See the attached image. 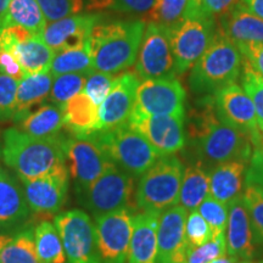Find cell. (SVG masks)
Returning <instances> with one entry per match:
<instances>
[{
  "instance_id": "cell-1",
  "label": "cell",
  "mask_w": 263,
  "mask_h": 263,
  "mask_svg": "<svg viewBox=\"0 0 263 263\" xmlns=\"http://www.w3.org/2000/svg\"><path fill=\"white\" fill-rule=\"evenodd\" d=\"M189 138L196 161L210 171L228 161H250L255 150L249 134L219 120L215 101L209 97L200 105V108L193 111Z\"/></svg>"
},
{
  "instance_id": "cell-2",
  "label": "cell",
  "mask_w": 263,
  "mask_h": 263,
  "mask_svg": "<svg viewBox=\"0 0 263 263\" xmlns=\"http://www.w3.org/2000/svg\"><path fill=\"white\" fill-rule=\"evenodd\" d=\"M146 22H98L91 31L89 48L95 71L116 74L136 64Z\"/></svg>"
},
{
  "instance_id": "cell-3",
  "label": "cell",
  "mask_w": 263,
  "mask_h": 263,
  "mask_svg": "<svg viewBox=\"0 0 263 263\" xmlns=\"http://www.w3.org/2000/svg\"><path fill=\"white\" fill-rule=\"evenodd\" d=\"M62 139L60 136L32 137L17 128H9L3 134V161L20 180L38 178L66 163Z\"/></svg>"
},
{
  "instance_id": "cell-4",
  "label": "cell",
  "mask_w": 263,
  "mask_h": 263,
  "mask_svg": "<svg viewBox=\"0 0 263 263\" xmlns=\"http://www.w3.org/2000/svg\"><path fill=\"white\" fill-rule=\"evenodd\" d=\"M242 70V57L232 39L216 29L210 45L192 67L189 85L196 94H215L234 83Z\"/></svg>"
},
{
  "instance_id": "cell-5",
  "label": "cell",
  "mask_w": 263,
  "mask_h": 263,
  "mask_svg": "<svg viewBox=\"0 0 263 263\" xmlns=\"http://www.w3.org/2000/svg\"><path fill=\"white\" fill-rule=\"evenodd\" d=\"M183 163L174 155L161 156L137 185V212L161 213L179 202Z\"/></svg>"
},
{
  "instance_id": "cell-6",
  "label": "cell",
  "mask_w": 263,
  "mask_h": 263,
  "mask_svg": "<svg viewBox=\"0 0 263 263\" xmlns=\"http://www.w3.org/2000/svg\"><path fill=\"white\" fill-rule=\"evenodd\" d=\"M93 138L111 162L134 178L145 173L161 157L149 141L128 123L99 130Z\"/></svg>"
},
{
  "instance_id": "cell-7",
  "label": "cell",
  "mask_w": 263,
  "mask_h": 263,
  "mask_svg": "<svg viewBox=\"0 0 263 263\" xmlns=\"http://www.w3.org/2000/svg\"><path fill=\"white\" fill-rule=\"evenodd\" d=\"M134 177L112 164L91 184L78 201L94 218L128 209L137 213Z\"/></svg>"
},
{
  "instance_id": "cell-8",
  "label": "cell",
  "mask_w": 263,
  "mask_h": 263,
  "mask_svg": "<svg viewBox=\"0 0 263 263\" xmlns=\"http://www.w3.org/2000/svg\"><path fill=\"white\" fill-rule=\"evenodd\" d=\"M54 224L64 245L66 263H100L97 226L87 212L64 211L54 217Z\"/></svg>"
},
{
  "instance_id": "cell-9",
  "label": "cell",
  "mask_w": 263,
  "mask_h": 263,
  "mask_svg": "<svg viewBox=\"0 0 263 263\" xmlns=\"http://www.w3.org/2000/svg\"><path fill=\"white\" fill-rule=\"evenodd\" d=\"M62 149L77 199L114 164L95 141L93 134L88 137H64Z\"/></svg>"
},
{
  "instance_id": "cell-10",
  "label": "cell",
  "mask_w": 263,
  "mask_h": 263,
  "mask_svg": "<svg viewBox=\"0 0 263 263\" xmlns=\"http://www.w3.org/2000/svg\"><path fill=\"white\" fill-rule=\"evenodd\" d=\"M167 29L177 74H183L195 65L211 43L216 32L215 18L197 12Z\"/></svg>"
},
{
  "instance_id": "cell-11",
  "label": "cell",
  "mask_w": 263,
  "mask_h": 263,
  "mask_svg": "<svg viewBox=\"0 0 263 263\" xmlns=\"http://www.w3.org/2000/svg\"><path fill=\"white\" fill-rule=\"evenodd\" d=\"M136 72L143 80L176 77V62L166 27L155 22L146 24L137 55Z\"/></svg>"
},
{
  "instance_id": "cell-12",
  "label": "cell",
  "mask_w": 263,
  "mask_h": 263,
  "mask_svg": "<svg viewBox=\"0 0 263 263\" xmlns=\"http://www.w3.org/2000/svg\"><path fill=\"white\" fill-rule=\"evenodd\" d=\"M185 98L176 78L144 80L138 85L133 111L146 116H185Z\"/></svg>"
},
{
  "instance_id": "cell-13",
  "label": "cell",
  "mask_w": 263,
  "mask_h": 263,
  "mask_svg": "<svg viewBox=\"0 0 263 263\" xmlns=\"http://www.w3.org/2000/svg\"><path fill=\"white\" fill-rule=\"evenodd\" d=\"M31 212L38 216L57 215L65 206L70 188V173L66 163L44 176L21 180Z\"/></svg>"
},
{
  "instance_id": "cell-14",
  "label": "cell",
  "mask_w": 263,
  "mask_h": 263,
  "mask_svg": "<svg viewBox=\"0 0 263 263\" xmlns=\"http://www.w3.org/2000/svg\"><path fill=\"white\" fill-rule=\"evenodd\" d=\"M0 48L14 55L27 76L50 71L55 57L42 35L20 27L0 28Z\"/></svg>"
},
{
  "instance_id": "cell-15",
  "label": "cell",
  "mask_w": 263,
  "mask_h": 263,
  "mask_svg": "<svg viewBox=\"0 0 263 263\" xmlns=\"http://www.w3.org/2000/svg\"><path fill=\"white\" fill-rule=\"evenodd\" d=\"M213 101L222 122L249 134L255 149L263 147V134L258 129L254 104L236 82L216 91Z\"/></svg>"
},
{
  "instance_id": "cell-16",
  "label": "cell",
  "mask_w": 263,
  "mask_h": 263,
  "mask_svg": "<svg viewBox=\"0 0 263 263\" xmlns=\"http://www.w3.org/2000/svg\"><path fill=\"white\" fill-rule=\"evenodd\" d=\"M134 213L123 209L95 218L100 263H128Z\"/></svg>"
},
{
  "instance_id": "cell-17",
  "label": "cell",
  "mask_w": 263,
  "mask_h": 263,
  "mask_svg": "<svg viewBox=\"0 0 263 263\" xmlns=\"http://www.w3.org/2000/svg\"><path fill=\"white\" fill-rule=\"evenodd\" d=\"M185 116H146L132 111L128 126L149 141L160 156L174 155L185 146Z\"/></svg>"
},
{
  "instance_id": "cell-18",
  "label": "cell",
  "mask_w": 263,
  "mask_h": 263,
  "mask_svg": "<svg viewBox=\"0 0 263 263\" xmlns=\"http://www.w3.org/2000/svg\"><path fill=\"white\" fill-rule=\"evenodd\" d=\"M140 83L136 71H126L116 76V81L105 100L99 105V130H108L128 122L136 104V94Z\"/></svg>"
},
{
  "instance_id": "cell-19",
  "label": "cell",
  "mask_w": 263,
  "mask_h": 263,
  "mask_svg": "<svg viewBox=\"0 0 263 263\" xmlns=\"http://www.w3.org/2000/svg\"><path fill=\"white\" fill-rule=\"evenodd\" d=\"M188 211L174 205L161 212L157 226V263H184L189 254L185 235Z\"/></svg>"
},
{
  "instance_id": "cell-20",
  "label": "cell",
  "mask_w": 263,
  "mask_h": 263,
  "mask_svg": "<svg viewBox=\"0 0 263 263\" xmlns=\"http://www.w3.org/2000/svg\"><path fill=\"white\" fill-rule=\"evenodd\" d=\"M257 236L242 196L236 197L228 205V223L226 230L227 254L240 262L250 261L257 251Z\"/></svg>"
},
{
  "instance_id": "cell-21",
  "label": "cell",
  "mask_w": 263,
  "mask_h": 263,
  "mask_svg": "<svg viewBox=\"0 0 263 263\" xmlns=\"http://www.w3.org/2000/svg\"><path fill=\"white\" fill-rule=\"evenodd\" d=\"M99 21V15H72L49 22L42 37L55 52L80 48L89 41L91 31Z\"/></svg>"
},
{
  "instance_id": "cell-22",
  "label": "cell",
  "mask_w": 263,
  "mask_h": 263,
  "mask_svg": "<svg viewBox=\"0 0 263 263\" xmlns=\"http://www.w3.org/2000/svg\"><path fill=\"white\" fill-rule=\"evenodd\" d=\"M31 216L22 183L12 173L0 168V234L25 226Z\"/></svg>"
},
{
  "instance_id": "cell-23",
  "label": "cell",
  "mask_w": 263,
  "mask_h": 263,
  "mask_svg": "<svg viewBox=\"0 0 263 263\" xmlns=\"http://www.w3.org/2000/svg\"><path fill=\"white\" fill-rule=\"evenodd\" d=\"M250 161L233 160L213 167L210 171V196L229 205L241 196L245 189L246 172Z\"/></svg>"
},
{
  "instance_id": "cell-24",
  "label": "cell",
  "mask_w": 263,
  "mask_h": 263,
  "mask_svg": "<svg viewBox=\"0 0 263 263\" xmlns=\"http://www.w3.org/2000/svg\"><path fill=\"white\" fill-rule=\"evenodd\" d=\"M159 217L156 212L134 213L128 263H157Z\"/></svg>"
},
{
  "instance_id": "cell-25",
  "label": "cell",
  "mask_w": 263,
  "mask_h": 263,
  "mask_svg": "<svg viewBox=\"0 0 263 263\" xmlns=\"http://www.w3.org/2000/svg\"><path fill=\"white\" fill-rule=\"evenodd\" d=\"M62 107L64 128L71 137H88L99 132V106L87 94H77Z\"/></svg>"
},
{
  "instance_id": "cell-26",
  "label": "cell",
  "mask_w": 263,
  "mask_h": 263,
  "mask_svg": "<svg viewBox=\"0 0 263 263\" xmlns=\"http://www.w3.org/2000/svg\"><path fill=\"white\" fill-rule=\"evenodd\" d=\"M54 76L49 72L31 74L18 82L17 95H16L15 114L12 120L20 122L33 110L47 104L51 91Z\"/></svg>"
},
{
  "instance_id": "cell-27",
  "label": "cell",
  "mask_w": 263,
  "mask_h": 263,
  "mask_svg": "<svg viewBox=\"0 0 263 263\" xmlns=\"http://www.w3.org/2000/svg\"><path fill=\"white\" fill-rule=\"evenodd\" d=\"M219 28L234 43L263 42V18L252 14L241 2L221 16Z\"/></svg>"
},
{
  "instance_id": "cell-28",
  "label": "cell",
  "mask_w": 263,
  "mask_h": 263,
  "mask_svg": "<svg viewBox=\"0 0 263 263\" xmlns=\"http://www.w3.org/2000/svg\"><path fill=\"white\" fill-rule=\"evenodd\" d=\"M5 27H20L43 35L47 20L37 0H10L6 11L0 16V28Z\"/></svg>"
},
{
  "instance_id": "cell-29",
  "label": "cell",
  "mask_w": 263,
  "mask_h": 263,
  "mask_svg": "<svg viewBox=\"0 0 263 263\" xmlns=\"http://www.w3.org/2000/svg\"><path fill=\"white\" fill-rule=\"evenodd\" d=\"M16 124L17 129L28 136L37 138L57 137L64 128L62 107L52 103L44 104Z\"/></svg>"
},
{
  "instance_id": "cell-30",
  "label": "cell",
  "mask_w": 263,
  "mask_h": 263,
  "mask_svg": "<svg viewBox=\"0 0 263 263\" xmlns=\"http://www.w3.org/2000/svg\"><path fill=\"white\" fill-rule=\"evenodd\" d=\"M210 194V170L202 163H189L183 171L179 203L186 211L197 210Z\"/></svg>"
},
{
  "instance_id": "cell-31",
  "label": "cell",
  "mask_w": 263,
  "mask_h": 263,
  "mask_svg": "<svg viewBox=\"0 0 263 263\" xmlns=\"http://www.w3.org/2000/svg\"><path fill=\"white\" fill-rule=\"evenodd\" d=\"M3 263H41L34 239V227L16 229L2 250Z\"/></svg>"
},
{
  "instance_id": "cell-32",
  "label": "cell",
  "mask_w": 263,
  "mask_h": 263,
  "mask_svg": "<svg viewBox=\"0 0 263 263\" xmlns=\"http://www.w3.org/2000/svg\"><path fill=\"white\" fill-rule=\"evenodd\" d=\"M94 71L93 58L88 42L83 47L55 52L54 60L50 66V73L54 77L66 73L89 76Z\"/></svg>"
},
{
  "instance_id": "cell-33",
  "label": "cell",
  "mask_w": 263,
  "mask_h": 263,
  "mask_svg": "<svg viewBox=\"0 0 263 263\" xmlns=\"http://www.w3.org/2000/svg\"><path fill=\"white\" fill-rule=\"evenodd\" d=\"M201 0H157L147 17L166 28L173 27L184 18L199 12Z\"/></svg>"
},
{
  "instance_id": "cell-34",
  "label": "cell",
  "mask_w": 263,
  "mask_h": 263,
  "mask_svg": "<svg viewBox=\"0 0 263 263\" xmlns=\"http://www.w3.org/2000/svg\"><path fill=\"white\" fill-rule=\"evenodd\" d=\"M34 239L41 263H66L64 245L54 222H39L34 227Z\"/></svg>"
},
{
  "instance_id": "cell-35",
  "label": "cell",
  "mask_w": 263,
  "mask_h": 263,
  "mask_svg": "<svg viewBox=\"0 0 263 263\" xmlns=\"http://www.w3.org/2000/svg\"><path fill=\"white\" fill-rule=\"evenodd\" d=\"M197 212L203 217L211 228L212 239L224 238L228 223V205H224L209 195L197 207Z\"/></svg>"
},
{
  "instance_id": "cell-36",
  "label": "cell",
  "mask_w": 263,
  "mask_h": 263,
  "mask_svg": "<svg viewBox=\"0 0 263 263\" xmlns=\"http://www.w3.org/2000/svg\"><path fill=\"white\" fill-rule=\"evenodd\" d=\"M87 76L78 73H66L54 77L49 100L52 104L64 105L66 101L83 91Z\"/></svg>"
},
{
  "instance_id": "cell-37",
  "label": "cell",
  "mask_w": 263,
  "mask_h": 263,
  "mask_svg": "<svg viewBox=\"0 0 263 263\" xmlns=\"http://www.w3.org/2000/svg\"><path fill=\"white\" fill-rule=\"evenodd\" d=\"M157 0H87V10H112L124 14L150 15Z\"/></svg>"
},
{
  "instance_id": "cell-38",
  "label": "cell",
  "mask_w": 263,
  "mask_h": 263,
  "mask_svg": "<svg viewBox=\"0 0 263 263\" xmlns=\"http://www.w3.org/2000/svg\"><path fill=\"white\" fill-rule=\"evenodd\" d=\"M241 71V84L254 104L258 129L263 134V77L252 70L246 62H244Z\"/></svg>"
},
{
  "instance_id": "cell-39",
  "label": "cell",
  "mask_w": 263,
  "mask_h": 263,
  "mask_svg": "<svg viewBox=\"0 0 263 263\" xmlns=\"http://www.w3.org/2000/svg\"><path fill=\"white\" fill-rule=\"evenodd\" d=\"M241 196L249 211L258 242L263 244V189L255 184L245 183Z\"/></svg>"
},
{
  "instance_id": "cell-40",
  "label": "cell",
  "mask_w": 263,
  "mask_h": 263,
  "mask_svg": "<svg viewBox=\"0 0 263 263\" xmlns=\"http://www.w3.org/2000/svg\"><path fill=\"white\" fill-rule=\"evenodd\" d=\"M48 22L78 15L85 8V0H37Z\"/></svg>"
},
{
  "instance_id": "cell-41",
  "label": "cell",
  "mask_w": 263,
  "mask_h": 263,
  "mask_svg": "<svg viewBox=\"0 0 263 263\" xmlns=\"http://www.w3.org/2000/svg\"><path fill=\"white\" fill-rule=\"evenodd\" d=\"M115 81H116L115 74L94 71L93 73L87 76L83 93L87 94L90 98V100L99 106L112 89Z\"/></svg>"
},
{
  "instance_id": "cell-42",
  "label": "cell",
  "mask_w": 263,
  "mask_h": 263,
  "mask_svg": "<svg viewBox=\"0 0 263 263\" xmlns=\"http://www.w3.org/2000/svg\"><path fill=\"white\" fill-rule=\"evenodd\" d=\"M185 235L189 245V251L194 248H199L212 239V232L203 217L197 210L190 211L186 217Z\"/></svg>"
},
{
  "instance_id": "cell-43",
  "label": "cell",
  "mask_w": 263,
  "mask_h": 263,
  "mask_svg": "<svg viewBox=\"0 0 263 263\" xmlns=\"http://www.w3.org/2000/svg\"><path fill=\"white\" fill-rule=\"evenodd\" d=\"M18 82L9 76L0 74V121H9L14 117Z\"/></svg>"
},
{
  "instance_id": "cell-44",
  "label": "cell",
  "mask_w": 263,
  "mask_h": 263,
  "mask_svg": "<svg viewBox=\"0 0 263 263\" xmlns=\"http://www.w3.org/2000/svg\"><path fill=\"white\" fill-rule=\"evenodd\" d=\"M224 255H227L226 236L219 239H211L206 244L192 249L184 263H209L212 259Z\"/></svg>"
},
{
  "instance_id": "cell-45",
  "label": "cell",
  "mask_w": 263,
  "mask_h": 263,
  "mask_svg": "<svg viewBox=\"0 0 263 263\" xmlns=\"http://www.w3.org/2000/svg\"><path fill=\"white\" fill-rule=\"evenodd\" d=\"M235 44L244 62L263 77V42H240Z\"/></svg>"
},
{
  "instance_id": "cell-46",
  "label": "cell",
  "mask_w": 263,
  "mask_h": 263,
  "mask_svg": "<svg viewBox=\"0 0 263 263\" xmlns=\"http://www.w3.org/2000/svg\"><path fill=\"white\" fill-rule=\"evenodd\" d=\"M239 2L240 0H201L199 12L210 18H215L217 16L221 17Z\"/></svg>"
},
{
  "instance_id": "cell-47",
  "label": "cell",
  "mask_w": 263,
  "mask_h": 263,
  "mask_svg": "<svg viewBox=\"0 0 263 263\" xmlns=\"http://www.w3.org/2000/svg\"><path fill=\"white\" fill-rule=\"evenodd\" d=\"M0 74L9 76L15 80L21 81L27 77L24 68L21 67L20 62L16 60L11 52L0 48Z\"/></svg>"
},
{
  "instance_id": "cell-48",
  "label": "cell",
  "mask_w": 263,
  "mask_h": 263,
  "mask_svg": "<svg viewBox=\"0 0 263 263\" xmlns=\"http://www.w3.org/2000/svg\"><path fill=\"white\" fill-rule=\"evenodd\" d=\"M263 189V147H257L252 153L246 172V182Z\"/></svg>"
},
{
  "instance_id": "cell-49",
  "label": "cell",
  "mask_w": 263,
  "mask_h": 263,
  "mask_svg": "<svg viewBox=\"0 0 263 263\" xmlns=\"http://www.w3.org/2000/svg\"><path fill=\"white\" fill-rule=\"evenodd\" d=\"M252 14L263 18V0H240Z\"/></svg>"
},
{
  "instance_id": "cell-50",
  "label": "cell",
  "mask_w": 263,
  "mask_h": 263,
  "mask_svg": "<svg viewBox=\"0 0 263 263\" xmlns=\"http://www.w3.org/2000/svg\"><path fill=\"white\" fill-rule=\"evenodd\" d=\"M239 262L240 261H238V259L234 257H232V256L224 255V256H221V257H217L215 259H212V261L209 263H239Z\"/></svg>"
},
{
  "instance_id": "cell-51",
  "label": "cell",
  "mask_w": 263,
  "mask_h": 263,
  "mask_svg": "<svg viewBox=\"0 0 263 263\" xmlns=\"http://www.w3.org/2000/svg\"><path fill=\"white\" fill-rule=\"evenodd\" d=\"M10 238V235L6 234V233H4V234H0V263H3L2 261V250L3 248H4V245L6 244V241H8Z\"/></svg>"
},
{
  "instance_id": "cell-52",
  "label": "cell",
  "mask_w": 263,
  "mask_h": 263,
  "mask_svg": "<svg viewBox=\"0 0 263 263\" xmlns=\"http://www.w3.org/2000/svg\"><path fill=\"white\" fill-rule=\"evenodd\" d=\"M10 0H0V16H2L8 9Z\"/></svg>"
},
{
  "instance_id": "cell-53",
  "label": "cell",
  "mask_w": 263,
  "mask_h": 263,
  "mask_svg": "<svg viewBox=\"0 0 263 263\" xmlns=\"http://www.w3.org/2000/svg\"><path fill=\"white\" fill-rule=\"evenodd\" d=\"M239 263H263V261H261V262H251V261H241V262H239Z\"/></svg>"
}]
</instances>
